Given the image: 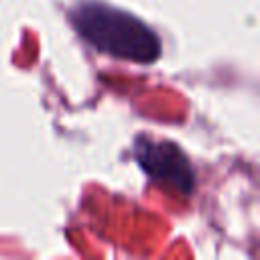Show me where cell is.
<instances>
[{
  "mask_svg": "<svg viewBox=\"0 0 260 260\" xmlns=\"http://www.w3.org/2000/svg\"><path fill=\"white\" fill-rule=\"evenodd\" d=\"M69 20L77 35L100 53L132 63H152L160 57V39L132 12L104 4L100 0H81Z\"/></svg>",
  "mask_w": 260,
  "mask_h": 260,
  "instance_id": "1",
  "label": "cell"
},
{
  "mask_svg": "<svg viewBox=\"0 0 260 260\" xmlns=\"http://www.w3.org/2000/svg\"><path fill=\"white\" fill-rule=\"evenodd\" d=\"M134 156L140 169L152 179L162 181L185 195L195 189V171L187 154L171 140H154L150 136H138L134 140Z\"/></svg>",
  "mask_w": 260,
  "mask_h": 260,
  "instance_id": "2",
  "label": "cell"
}]
</instances>
